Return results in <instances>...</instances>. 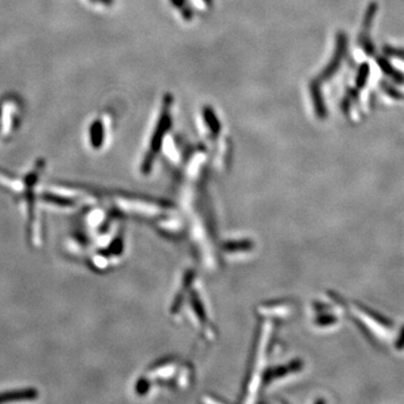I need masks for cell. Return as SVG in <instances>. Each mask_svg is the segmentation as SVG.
<instances>
[{
  "label": "cell",
  "instance_id": "5",
  "mask_svg": "<svg viewBox=\"0 0 404 404\" xmlns=\"http://www.w3.org/2000/svg\"><path fill=\"white\" fill-rule=\"evenodd\" d=\"M377 63L383 72L388 76H390L392 80L397 82V83H404V74H402L400 71H397L393 67V65H392L388 60H386V58L378 57Z\"/></svg>",
  "mask_w": 404,
  "mask_h": 404
},
{
  "label": "cell",
  "instance_id": "10",
  "mask_svg": "<svg viewBox=\"0 0 404 404\" xmlns=\"http://www.w3.org/2000/svg\"><path fill=\"white\" fill-rule=\"evenodd\" d=\"M361 309H363V310H364L366 313L370 314V316H371L373 319L377 320V321H378V322H381L382 325H384V326H388V327H391V326H392V325H391V321H390V320L385 319V318H383V317H381V316H378V313H376V312L372 311L371 309H367V308H365V307H361Z\"/></svg>",
  "mask_w": 404,
  "mask_h": 404
},
{
  "label": "cell",
  "instance_id": "9",
  "mask_svg": "<svg viewBox=\"0 0 404 404\" xmlns=\"http://www.w3.org/2000/svg\"><path fill=\"white\" fill-rule=\"evenodd\" d=\"M384 52L386 53V55H390V56H394L400 58V60L404 61V50L403 49H397V47H391V46H386L384 49Z\"/></svg>",
  "mask_w": 404,
  "mask_h": 404
},
{
  "label": "cell",
  "instance_id": "3",
  "mask_svg": "<svg viewBox=\"0 0 404 404\" xmlns=\"http://www.w3.org/2000/svg\"><path fill=\"white\" fill-rule=\"evenodd\" d=\"M38 396V392L35 389H18L0 392V403L32 401Z\"/></svg>",
  "mask_w": 404,
  "mask_h": 404
},
{
  "label": "cell",
  "instance_id": "1",
  "mask_svg": "<svg viewBox=\"0 0 404 404\" xmlns=\"http://www.w3.org/2000/svg\"><path fill=\"white\" fill-rule=\"evenodd\" d=\"M377 13V4L372 3L366 9V13L363 19V25H361V32L359 34V43L363 47V50L367 55H373L374 46L370 37L372 24L374 22V17Z\"/></svg>",
  "mask_w": 404,
  "mask_h": 404
},
{
  "label": "cell",
  "instance_id": "7",
  "mask_svg": "<svg viewBox=\"0 0 404 404\" xmlns=\"http://www.w3.org/2000/svg\"><path fill=\"white\" fill-rule=\"evenodd\" d=\"M370 73H371L370 64L367 63L361 64L358 69L357 76H356V86H357V88L361 89L365 87L366 82L368 80V76H370Z\"/></svg>",
  "mask_w": 404,
  "mask_h": 404
},
{
  "label": "cell",
  "instance_id": "6",
  "mask_svg": "<svg viewBox=\"0 0 404 404\" xmlns=\"http://www.w3.org/2000/svg\"><path fill=\"white\" fill-rule=\"evenodd\" d=\"M90 138H91V145L94 148H99L103 145L104 142V126L101 122L96 120L90 128Z\"/></svg>",
  "mask_w": 404,
  "mask_h": 404
},
{
  "label": "cell",
  "instance_id": "8",
  "mask_svg": "<svg viewBox=\"0 0 404 404\" xmlns=\"http://www.w3.org/2000/svg\"><path fill=\"white\" fill-rule=\"evenodd\" d=\"M382 89H383V91H384L386 94H389V96L392 97L393 99L400 100V99L403 98V94H402L400 91H397L396 89H394L391 85H389V83L383 82V83H382Z\"/></svg>",
  "mask_w": 404,
  "mask_h": 404
},
{
  "label": "cell",
  "instance_id": "12",
  "mask_svg": "<svg viewBox=\"0 0 404 404\" xmlns=\"http://www.w3.org/2000/svg\"><path fill=\"white\" fill-rule=\"evenodd\" d=\"M100 3H104V4H106V5H109V4H111V0H99Z\"/></svg>",
  "mask_w": 404,
  "mask_h": 404
},
{
  "label": "cell",
  "instance_id": "2",
  "mask_svg": "<svg viewBox=\"0 0 404 404\" xmlns=\"http://www.w3.org/2000/svg\"><path fill=\"white\" fill-rule=\"evenodd\" d=\"M346 49H347L346 34L339 33L337 36L334 56L331 57L329 64L327 65V68L322 71L321 75H320V79L327 80V79L331 78V76L336 73V71L338 70V68H339V65L345 56V53H346Z\"/></svg>",
  "mask_w": 404,
  "mask_h": 404
},
{
  "label": "cell",
  "instance_id": "11",
  "mask_svg": "<svg viewBox=\"0 0 404 404\" xmlns=\"http://www.w3.org/2000/svg\"><path fill=\"white\" fill-rule=\"evenodd\" d=\"M403 347H404V328L402 330V334H401V336L399 338V340H397V342H396V348L397 349H402Z\"/></svg>",
  "mask_w": 404,
  "mask_h": 404
},
{
  "label": "cell",
  "instance_id": "4",
  "mask_svg": "<svg viewBox=\"0 0 404 404\" xmlns=\"http://www.w3.org/2000/svg\"><path fill=\"white\" fill-rule=\"evenodd\" d=\"M311 97L314 105V110H316L319 118H326L327 116V109L325 106V101L322 98L321 90H320V86L318 82H312L311 85Z\"/></svg>",
  "mask_w": 404,
  "mask_h": 404
}]
</instances>
